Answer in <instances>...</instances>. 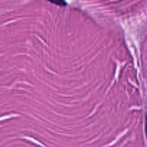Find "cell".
<instances>
[{
  "label": "cell",
  "mask_w": 147,
  "mask_h": 147,
  "mask_svg": "<svg viewBox=\"0 0 147 147\" xmlns=\"http://www.w3.org/2000/svg\"><path fill=\"white\" fill-rule=\"evenodd\" d=\"M146 135H147V118H146Z\"/></svg>",
  "instance_id": "obj_2"
},
{
  "label": "cell",
  "mask_w": 147,
  "mask_h": 147,
  "mask_svg": "<svg viewBox=\"0 0 147 147\" xmlns=\"http://www.w3.org/2000/svg\"><path fill=\"white\" fill-rule=\"evenodd\" d=\"M53 4H57V5L59 6H65L66 5V2L64 1H51Z\"/></svg>",
  "instance_id": "obj_1"
}]
</instances>
